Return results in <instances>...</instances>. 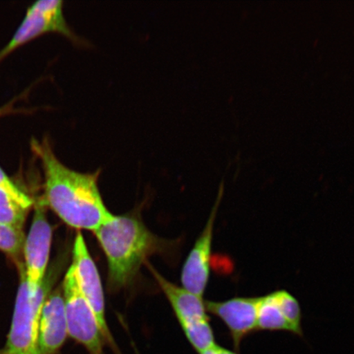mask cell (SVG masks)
I'll use <instances>...</instances> for the list:
<instances>
[{
	"instance_id": "13",
	"label": "cell",
	"mask_w": 354,
	"mask_h": 354,
	"mask_svg": "<svg viewBox=\"0 0 354 354\" xmlns=\"http://www.w3.org/2000/svg\"><path fill=\"white\" fill-rule=\"evenodd\" d=\"M181 328L190 344L199 354L209 351L216 344L209 319L189 323L181 326Z\"/></svg>"
},
{
	"instance_id": "14",
	"label": "cell",
	"mask_w": 354,
	"mask_h": 354,
	"mask_svg": "<svg viewBox=\"0 0 354 354\" xmlns=\"http://www.w3.org/2000/svg\"><path fill=\"white\" fill-rule=\"evenodd\" d=\"M25 241L21 229L0 223V250L12 257L17 265L22 263L19 258L24 254Z\"/></svg>"
},
{
	"instance_id": "16",
	"label": "cell",
	"mask_w": 354,
	"mask_h": 354,
	"mask_svg": "<svg viewBox=\"0 0 354 354\" xmlns=\"http://www.w3.org/2000/svg\"><path fill=\"white\" fill-rule=\"evenodd\" d=\"M274 292H275L276 298L283 315L291 327L292 333L302 335L303 330L302 326H301L302 312H301L299 301L286 290Z\"/></svg>"
},
{
	"instance_id": "17",
	"label": "cell",
	"mask_w": 354,
	"mask_h": 354,
	"mask_svg": "<svg viewBox=\"0 0 354 354\" xmlns=\"http://www.w3.org/2000/svg\"><path fill=\"white\" fill-rule=\"evenodd\" d=\"M0 189L10 194L15 201L19 203L26 209L29 210L30 207L33 205L32 199L25 192H22L15 183H12L1 167H0Z\"/></svg>"
},
{
	"instance_id": "7",
	"label": "cell",
	"mask_w": 354,
	"mask_h": 354,
	"mask_svg": "<svg viewBox=\"0 0 354 354\" xmlns=\"http://www.w3.org/2000/svg\"><path fill=\"white\" fill-rule=\"evenodd\" d=\"M73 259L72 265L76 273L80 290L94 312L106 342L113 347L115 343L106 321L103 286L98 268L91 258L82 232H78L75 238Z\"/></svg>"
},
{
	"instance_id": "15",
	"label": "cell",
	"mask_w": 354,
	"mask_h": 354,
	"mask_svg": "<svg viewBox=\"0 0 354 354\" xmlns=\"http://www.w3.org/2000/svg\"><path fill=\"white\" fill-rule=\"evenodd\" d=\"M28 212L10 194L0 189V223L22 230Z\"/></svg>"
},
{
	"instance_id": "8",
	"label": "cell",
	"mask_w": 354,
	"mask_h": 354,
	"mask_svg": "<svg viewBox=\"0 0 354 354\" xmlns=\"http://www.w3.org/2000/svg\"><path fill=\"white\" fill-rule=\"evenodd\" d=\"M223 194V189L221 188L209 220L190 251L181 272L180 281L183 287L202 298L209 280L214 229Z\"/></svg>"
},
{
	"instance_id": "9",
	"label": "cell",
	"mask_w": 354,
	"mask_h": 354,
	"mask_svg": "<svg viewBox=\"0 0 354 354\" xmlns=\"http://www.w3.org/2000/svg\"><path fill=\"white\" fill-rule=\"evenodd\" d=\"M258 304L259 298L256 297H236L221 302L205 301L207 312L225 323L237 349L247 335L257 330Z\"/></svg>"
},
{
	"instance_id": "2",
	"label": "cell",
	"mask_w": 354,
	"mask_h": 354,
	"mask_svg": "<svg viewBox=\"0 0 354 354\" xmlns=\"http://www.w3.org/2000/svg\"><path fill=\"white\" fill-rule=\"evenodd\" d=\"M108 261L111 289L130 285L147 259L162 242L134 214L112 216L94 232Z\"/></svg>"
},
{
	"instance_id": "5",
	"label": "cell",
	"mask_w": 354,
	"mask_h": 354,
	"mask_svg": "<svg viewBox=\"0 0 354 354\" xmlns=\"http://www.w3.org/2000/svg\"><path fill=\"white\" fill-rule=\"evenodd\" d=\"M63 1L41 0L30 6L24 21L6 48L0 52V60L26 43L43 34L57 32L79 41L69 28L63 12Z\"/></svg>"
},
{
	"instance_id": "10",
	"label": "cell",
	"mask_w": 354,
	"mask_h": 354,
	"mask_svg": "<svg viewBox=\"0 0 354 354\" xmlns=\"http://www.w3.org/2000/svg\"><path fill=\"white\" fill-rule=\"evenodd\" d=\"M68 336L63 289H57L47 296L39 317L41 353L56 354Z\"/></svg>"
},
{
	"instance_id": "6",
	"label": "cell",
	"mask_w": 354,
	"mask_h": 354,
	"mask_svg": "<svg viewBox=\"0 0 354 354\" xmlns=\"http://www.w3.org/2000/svg\"><path fill=\"white\" fill-rule=\"evenodd\" d=\"M44 203V201L35 203L32 224L24 249L25 277L30 295L37 294L42 286L50 259L53 229L46 218Z\"/></svg>"
},
{
	"instance_id": "4",
	"label": "cell",
	"mask_w": 354,
	"mask_h": 354,
	"mask_svg": "<svg viewBox=\"0 0 354 354\" xmlns=\"http://www.w3.org/2000/svg\"><path fill=\"white\" fill-rule=\"evenodd\" d=\"M62 289L68 336L82 344L88 353L104 354V335L90 304L80 290L73 265L66 273Z\"/></svg>"
},
{
	"instance_id": "18",
	"label": "cell",
	"mask_w": 354,
	"mask_h": 354,
	"mask_svg": "<svg viewBox=\"0 0 354 354\" xmlns=\"http://www.w3.org/2000/svg\"><path fill=\"white\" fill-rule=\"evenodd\" d=\"M201 354H238L236 353L228 351V349L220 347L216 344L214 347L211 348L209 351L202 353Z\"/></svg>"
},
{
	"instance_id": "3",
	"label": "cell",
	"mask_w": 354,
	"mask_h": 354,
	"mask_svg": "<svg viewBox=\"0 0 354 354\" xmlns=\"http://www.w3.org/2000/svg\"><path fill=\"white\" fill-rule=\"evenodd\" d=\"M21 281L15 313L8 333L6 354H41L39 344V325L44 301L50 293L52 281L44 279L37 293L30 295L26 284L24 264L17 265Z\"/></svg>"
},
{
	"instance_id": "19",
	"label": "cell",
	"mask_w": 354,
	"mask_h": 354,
	"mask_svg": "<svg viewBox=\"0 0 354 354\" xmlns=\"http://www.w3.org/2000/svg\"><path fill=\"white\" fill-rule=\"evenodd\" d=\"M0 354H6V353H4L3 348V349H0Z\"/></svg>"
},
{
	"instance_id": "12",
	"label": "cell",
	"mask_w": 354,
	"mask_h": 354,
	"mask_svg": "<svg viewBox=\"0 0 354 354\" xmlns=\"http://www.w3.org/2000/svg\"><path fill=\"white\" fill-rule=\"evenodd\" d=\"M257 330L292 332L289 323L279 306L275 292L263 297H259Z\"/></svg>"
},
{
	"instance_id": "1",
	"label": "cell",
	"mask_w": 354,
	"mask_h": 354,
	"mask_svg": "<svg viewBox=\"0 0 354 354\" xmlns=\"http://www.w3.org/2000/svg\"><path fill=\"white\" fill-rule=\"evenodd\" d=\"M32 146L46 177L44 202L66 225L94 232L112 218L100 192V171L82 174L70 169L56 157L47 140L35 141Z\"/></svg>"
},
{
	"instance_id": "11",
	"label": "cell",
	"mask_w": 354,
	"mask_h": 354,
	"mask_svg": "<svg viewBox=\"0 0 354 354\" xmlns=\"http://www.w3.org/2000/svg\"><path fill=\"white\" fill-rule=\"evenodd\" d=\"M155 280L169 301L180 326L201 320L209 319L207 315L205 301L192 292L167 280L147 263Z\"/></svg>"
}]
</instances>
